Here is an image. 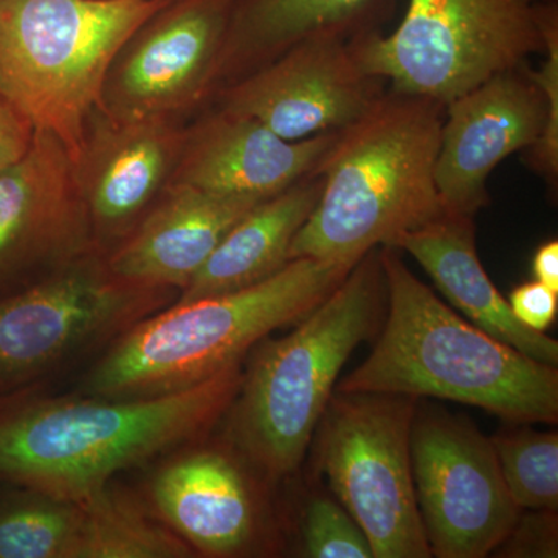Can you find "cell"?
I'll list each match as a JSON object with an SVG mask.
<instances>
[{
  "label": "cell",
  "mask_w": 558,
  "mask_h": 558,
  "mask_svg": "<svg viewBox=\"0 0 558 558\" xmlns=\"http://www.w3.org/2000/svg\"><path fill=\"white\" fill-rule=\"evenodd\" d=\"M83 521L75 558L189 557L190 548L102 490L78 502Z\"/></svg>",
  "instance_id": "22"
},
{
  "label": "cell",
  "mask_w": 558,
  "mask_h": 558,
  "mask_svg": "<svg viewBox=\"0 0 558 558\" xmlns=\"http://www.w3.org/2000/svg\"><path fill=\"white\" fill-rule=\"evenodd\" d=\"M240 363L193 387L137 399L64 400L0 414V476L81 502L120 470L215 424L240 391Z\"/></svg>",
  "instance_id": "3"
},
{
  "label": "cell",
  "mask_w": 558,
  "mask_h": 558,
  "mask_svg": "<svg viewBox=\"0 0 558 558\" xmlns=\"http://www.w3.org/2000/svg\"><path fill=\"white\" fill-rule=\"evenodd\" d=\"M36 132L24 110L0 90V172L10 170L27 156Z\"/></svg>",
  "instance_id": "28"
},
{
  "label": "cell",
  "mask_w": 558,
  "mask_h": 558,
  "mask_svg": "<svg viewBox=\"0 0 558 558\" xmlns=\"http://www.w3.org/2000/svg\"><path fill=\"white\" fill-rule=\"evenodd\" d=\"M545 61L542 69L523 65L524 73L542 89L546 100V123L542 135L529 150V165L556 186L558 178V9L557 0L542 5Z\"/></svg>",
  "instance_id": "25"
},
{
  "label": "cell",
  "mask_w": 558,
  "mask_h": 558,
  "mask_svg": "<svg viewBox=\"0 0 558 558\" xmlns=\"http://www.w3.org/2000/svg\"><path fill=\"white\" fill-rule=\"evenodd\" d=\"M90 248L75 163L53 135L38 131L27 156L0 172V299L33 264Z\"/></svg>",
  "instance_id": "15"
},
{
  "label": "cell",
  "mask_w": 558,
  "mask_h": 558,
  "mask_svg": "<svg viewBox=\"0 0 558 558\" xmlns=\"http://www.w3.org/2000/svg\"><path fill=\"white\" fill-rule=\"evenodd\" d=\"M170 0H0V90L75 163L113 58Z\"/></svg>",
  "instance_id": "6"
},
{
  "label": "cell",
  "mask_w": 558,
  "mask_h": 558,
  "mask_svg": "<svg viewBox=\"0 0 558 558\" xmlns=\"http://www.w3.org/2000/svg\"><path fill=\"white\" fill-rule=\"evenodd\" d=\"M444 117L442 102L391 89L337 131L312 171L322 193L289 260L355 264L442 215L435 168Z\"/></svg>",
  "instance_id": "1"
},
{
  "label": "cell",
  "mask_w": 558,
  "mask_h": 558,
  "mask_svg": "<svg viewBox=\"0 0 558 558\" xmlns=\"http://www.w3.org/2000/svg\"><path fill=\"white\" fill-rule=\"evenodd\" d=\"M545 123V95L523 68L446 105L435 168L444 208L475 218L490 201L492 171L512 154L531 149Z\"/></svg>",
  "instance_id": "14"
},
{
  "label": "cell",
  "mask_w": 558,
  "mask_h": 558,
  "mask_svg": "<svg viewBox=\"0 0 558 558\" xmlns=\"http://www.w3.org/2000/svg\"><path fill=\"white\" fill-rule=\"evenodd\" d=\"M545 0H409L391 35L355 36L366 73L391 89L449 105L545 50Z\"/></svg>",
  "instance_id": "7"
},
{
  "label": "cell",
  "mask_w": 558,
  "mask_h": 558,
  "mask_svg": "<svg viewBox=\"0 0 558 558\" xmlns=\"http://www.w3.org/2000/svg\"><path fill=\"white\" fill-rule=\"evenodd\" d=\"M352 40L340 35L303 40L216 92L208 105L252 117L290 142L343 130L385 92V81L360 65Z\"/></svg>",
  "instance_id": "11"
},
{
  "label": "cell",
  "mask_w": 558,
  "mask_h": 558,
  "mask_svg": "<svg viewBox=\"0 0 558 558\" xmlns=\"http://www.w3.org/2000/svg\"><path fill=\"white\" fill-rule=\"evenodd\" d=\"M231 0H170L110 64L98 110L120 120L186 117L208 105Z\"/></svg>",
  "instance_id": "10"
},
{
  "label": "cell",
  "mask_w": 558,
  "mask_h": 558,
  "mask_svg": "<svg viewBox=\"0 0 558 558\" xmlns=\"http://www.w3.org/2000/svg\"><path fill=\"white\" fill-rule=\"evenodd\" d=\"M263 201L171 183L148 215L106 256V266L132 284L182 290L231 227Z\"/></svg>",
  "instance_id": "17"
},
{
  "label": "cell",
  "mask_w": 558,
  "mask_h": 558,
  "mask_svg": "<svg viewBox=\"0 0 558 558\" xmlns=\"http://www.w3.org/2000/svg\"><path fill=\"white\" fill-rule=\"evenodd\" d=\"M388 317L373 352L340 392L436 398L513 424H556L558 371L488 336L440 301L403 264L379 252Z\"/></svg>",
  "instance_id": "2"
},
{
  "label": "cell",
  "mask_w": 558,
  "mask_h": 558,
  "mask_svg": "<svg viewBox=\"0 0 558 558\" xmlns=\"http://www.w3.org/2000/svg\"><path fill=\"white\" fill-rule=\"evenodd\" d=\"M392 248L413 256L439 292L476 328L527 357L557 366V341L520 323L484 270L472 216L446 209L421 229L403 234Z\"/></svg>",
  "instance_id": "18"
},
{
  "label": "cell",
  "mask_w": 558,
  "mask_h": 558,
  "mask_svg": "<svg viewBox=\"0 0 558 558\" xmlns=\"http://www.w3.org/2000/svg\"><path fill=\"white\" fill-rule=\"evenodd\" d=\"M322 175L311 172L259 202L229 230L179 301L207 299L258 284L289 263L290 245L317 205Z\"/></svg>",
  "instance_id": "21"
},
{
  "label": "cell",
  "mask_w": 558,
  "mask_h": 558,
  "mask_svg": "<svg viewBox=\"0 0 558 558\" xmlns=\"http://www.w3.org/2000/svg\"><path fill=\"white\" fill-rule=\"evenodd\" d=\"M355 264L296 258L250 288L178 301L110 349L87 389L98 398L137 399L201 384L240 363L275 329L310 314Z\"/></svg>",
  "instance_id": "4"
},
{
  "label": "cell",
  "mask_w": 558,
  "mask_h": 558,
  "mask_svg": "<svg viewBox=\"0 0 558 558\" xmlns=\"http://www.w3.org/2000/svg\"><path fill=\"white\" fill-rule=\"evenodd\" d=\"M83 510L47 494L0 506V558H75Z\"/></svg>",
  "instance_id": "23"
},
{
  "label": "cell",
  "mask_w": 558,
  "mask_h": 558,
  "mask_svg": "<svg viewBox=\"0 0 558 558\" xmlns=\"http://www.w3.org/2000/svg\"><path fill=\"white\" fill-rule=\"evenodd\" d=\"M153 497L180 537L209 556L240 553L255 531L247 483L236 464L218 451L172 461L154 480Z\"/></svg>",
  "instance_id": "20"
},
{
  "label": "cell",
  "mask_w": 558,
  "mask_h": 558,
  "mask_svg": "<svg viewBox=\"0 0 558 558\" xmlns=\"http://www.w3.org/2000/svg\"><path fill=\"white\" fill-rule=\"evenodd\" d=\"M502 543H506L502 550L508 557H557L556 510H535L520 515Z\"/></svg>",
  "instance_id": "27"
},
{
  "label": "cell",
  "mask_w": 558,
  "mask_h": 558,
  "mask_svg": "<svg viewBox=\"0 0 558 558\" xmlns=\"http://www.w3.org/2000/svg\"><path fill=\"white\" fill-rule=\"evenodd\" d=\"M411 470L432 556L483 558L521 515L510 497L492 439L461 418L414 417Z\"/></svg>",
  "instance_id": "9"
},
{
  "label": "cell",
  "mask_w": 558,
  "mask_h": 558,
  "mask_svg": "<svg viewBox=\"0 0 558 558\" xmlns=\"http://www.w3.org/2000/svg\"><path fill=\"white\" fill-rule=\"evenodd\" d=\"M336 134L290 142L252 117L208 105L186 124L171 183L269 199L311 174Z\"/></svg>",
  "instance_id": "16"
},
{
  "label": "cell",
  "mask_w": 558,
  "mask_h": 558,
  "mask_svg": "<svg viewBox=\"0 0 558 558\" xmlns=\"http://www.w3.org/2000/svg\"><path fill=\"white\" fill-rule=\"evenodd\" d=\"M329 403L319 465L373 557H432L411 470L414 399L340 392Z\"/></svg>",
  "instance_id": "8"
},
{
  "label": "cell",
  "mask_w": 558,
  "mask_h": 558,
  "mask_svg": "<svg viewBox=\"0 0 558 558\" xmlns=\"http://www.w3.org/2000/svg\"><path fill=\"white\" fill-rule=\"evenodd\" d=\"M532 274L537 281L558 292V242L539 245L532 259Z\"/></svg>",
  "instance_id": "30"
},
{
  "label": "cell",
  "mask_w": 558,
  "mask_h": 558,
  "mask_svg": "<svg viewBox=\"0 0 558 558\" xmlns=\"http://www.w3.org/2000/svg\"><path fill=\"white\" fill-rule=\"evenodd\" d=\"M508 301L513 315L529 329L545 332L556 322L558 292L537 279L517 286Z\"/></svg>",
  "instance_id": "29"
},
{
  "label": "cell",
  "mask_w": 558,
  "mask_h": 558,
  "mask_svg": "<svg viewBox=\"0 0 558 558\" xmlns=\"http://www.w3.org/2000/svg\"><path fill=\"white\" fill-rule=\"evenodd\" d=\"M157 288L110 274L106 260H69L38 284L0 299V384L13 385L116 325Z\"/></svg>",
  "instance_id": "12"
},
{
  "label": "cell",
  "mask_w": 558,
  "mask_h": 558,
  "mask_svg": "<svg viewBox=\"0 0 558 558\" xmlns=\"http://www.w3.org/2000/svg\"><path fill=\"white\" fill-rule=\"evenodd\" d=\"M189 121L120 120L95 110L75 161L94 247L119 245L171 185Z\"/></svg>",
  "instance_id": "13"
},
{
  "label": "cell",
  "mask_w": 558,
  "mask_h": 558,
  "mask_svg": "<svg viewBox=\"0 0 558 558\" xmlns=\"http://www.w3.org/2000/svg\"><path fill=\"white\" fill-rule=\"evenodd\" d=\"M306 556L312 558H373L362 529L340 502L312 499L303 523Z\"/></svg>",
  "instance_id": "26"
},
{
  "label": "cell",
  "mask_w": 558,
  "mask_h": 558,
  "mask_svg": "<svg viewBox=\"0 0 558 558\" xmlns=\"http://www.w3.org/2000/svg\"><path fill=\"white\" fill-rule=\"evenodd\" d=\"M395 0H231L209 98L303 40L377 31Z\"/></svg>",
  "instance_id": "19"
},
{
  "label": "cell",
  "mask_w": 558,
  "mask_h": 558,
  "mask_svg": "<svg viewBox=\"0 0 558 558\" xmlns=\"http://www.w3.org/2000/svg\"><path fill=\"white\" fill-rule=\"evenodd\" d=\"M384 290L373 250L292 332L253 357L233 400L231 428L250 461L271 478L300 468L344 363L374 328Z\"/></svg>",
  "instance_id": "5"
},
{
  "label": "cell",
  "mask_w": 558,
  "mask_h": 558,
  "mask_svg": "<svg viewBox=\"0 0 558 558\" xmlns=\"http://www.w3.org/2000/svg\"><path fill=\"white\" fill-rule=\"evenodd\" d=\"M510 497L520 509L557 510L558 435L524 428L492 439Z\"/></svg>",
  "instance_id": "24"
}]
</instances>
